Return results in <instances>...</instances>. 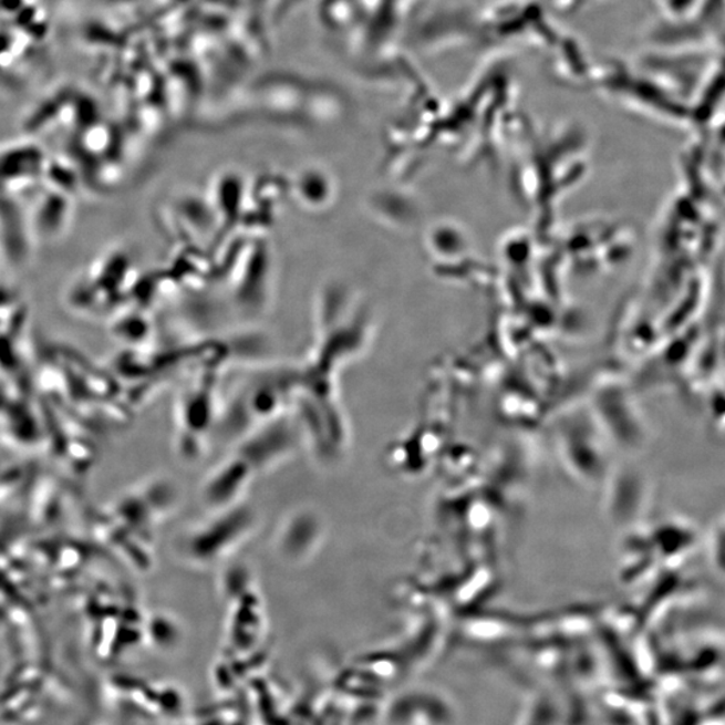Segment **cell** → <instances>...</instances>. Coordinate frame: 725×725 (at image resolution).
Masks as SVG:
<instances>
[{"label": "cell", "instance_id": "obj_1", "mask_svg": "<svg viewBox=\"0 0 725 725\" xmlns=\"http://www.w3.org/2000/svg\"><path fill=\"white\" fill-rule=\"evenodd\" d=\"M27 207L33 241L49 242L64 235L73 216L72 195L46 187L33 193Z\"/></svg>", "mask_w": 725, "mask_h": 725}, {"label": "cell", "instance_id": "obj_2", "mask_svg": "<svg viewBox=\"0 0 725 725\" xmlns=\"http://www.w3.org/2000/svg\"><path fill=\"white\" fill-rule=\"evenodd\" d=\"M15 197L0 194V245L11 263H23L33 244L27 209L15 205Z\"/></svg>", "mask_w": 725, "mask_h": 725}]
</instances>
